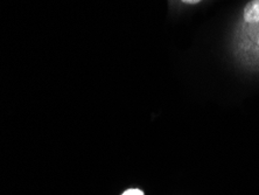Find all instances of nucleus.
I'll use <instances>...</instances> for the list:
<instances>
[{"label":"nucleus","instance_id":"2","mask_svg":"<svg viewBox=\"0 0 259 195\" xmlns=\"http://www.w3.org/2000/svg\"><path fill=\"white\" fill-rule=\"evenodd\" d=\"M121 195H145L142 189L139 188H130L126 189Z\"/></svg>","mask_w":259,"mask_h":195},{"label":"nucleus","instance_id":"1","mask_svg":"<svg viewBox=\"0 0 259 195\" xmlns=\"http://www.w3.org/2000/svg\"><path fill=\"white\" fill-rule=\"evenodd\" d=\"M235 46L241 62L251 69L259 70V0H251L243 9Z\"/></svg>","mask_w":259,"mask_h":195},{"label":"nucleus","instance_id":"3","mask_svg":"<svg viewBox=\"0 0 259 195\" xmlns=\"http://www.w3.org/2000/svg\"><path fill=\"white\" fill-rule=\"evenodd\" d=\"M184 4H187V5H196V4H199L202 0H181Z\"/></svg>","mask_w":259,"mask_h":195}]
</instances>
